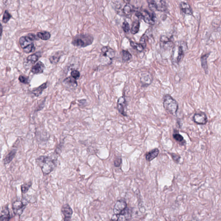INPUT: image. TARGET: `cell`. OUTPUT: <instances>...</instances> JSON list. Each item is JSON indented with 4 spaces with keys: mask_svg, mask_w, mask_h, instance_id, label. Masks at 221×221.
Listing matches in <instances>:
<instances>
[{
    "mask_svg": "<svg viewBox=\"0 0 221 221\" xmlns=\"http://www.w3.org/2000/svg\"><path fill=\"white\" fill-rule=\"evenodd\" d=\"M47 87V83H44L43 84L41 85L39 87L37 88H35V89H33L32 91V93L36 96V97H38L42 93V92L45 89H46Z\"/></svg>",
    "mask_w": 221,
    "mask_h": 221,
    "instance_id": "obj_22",
    "label": "cell"
},
{
    "mask_svg": "<svg viewBox=\"0 0 221 221\" xmlns=\"http://www.w3.org/2000/svg\"><path fill=\"white\" fill-rule=\"evenodd\" d=\"M123 1L127 4V3H130L131 0H123Z\"/></svg>",
    "mask_w": 221,
    "mask_h": 221,
    "instance_id": "obj_43",
    "label": "cell"
},
{
    "mask_svg": "<svg viewBox=\"0 0 221 221\" xmlns=\"http://www.w3.org/2000/svg\"><path fill=\"white\" fill-rule=\"evenodd\" d=\"M143 19L146 23L149 24H153L156 21V15L154 13L150 14L146 10H144L142 14Z\"/></svg>",
    "mask_w": 221,
    "mask_h": 221,
    "instance_id": "obj_13",
    "label": "cell"
},
{
    "mask_svg": "<svg viewBox=\"0 0 221 221\" xmlns=\"http://www.w3.org/2000/svg\"><path fill=\"white\" fill-rule=\"evenodd\" d=\"M71 76L76 80L78 79L80 77V73L77 70H73L71 72Z\"/></svg>",
    "mask_w": 221,
    "mask_h": 221,
    "instance_id": "obj_37",
    "label": "cell"
},
{
    "mask_svg": "<svg viewBox=\"0 0 221 221\" xmlns=\"http://www.w3.org/2000/svg\"><path fill=\"white\" fill-rule=\"evenodd\" d=\"M118 216V221L130 220L132 217V211L129 208H126Z\"/></svg>",
    "mask_w": 221,
    "mask_h": 221,
    "instance_id": "obj_14",
    "label": "cell"
},
{
    "mask_svg": "<svg viewBox=\"0 0 221 221\" xmlns=\"http://www.w3.org/2000/svg\"><path fill=\"white\" fill-rule=\"evenodd\" d=\"M159 153V151L158 149L156 148L153 149L146 153L145 156L146 159L148 162H150L156 158Z\"/></svg>",
    "mask_w": 221,
    "mask_h": 221,
    "instance_id": "obj_17",
    "label": "cell"
},
{
    "mask_svg": "<svg viewBox=\"0 0 221 221\" xmlns=\"http://www.w3.org/2000/svg\"><path fill=\"white\" fill-rule=\"evenodd\" d=\"M12 218L9 209L7 206H6L3 208V209L1 212V217H0V220L1 221H9Z\"/></svg>",
    "mask_w": 221,
    "mask_h": 221,
    "instance_id": "obj_18",
    "label": "cell"
},
{
    "mask_svg": "<svg viewBox=\"0 0 221 221\" xmlns=\"http://www.w3.org/2000/svg\"><path fill=\"white\" fill-rule=\"evenodd\" d=\"M64 82L65 83V84L70 86H72L73 87H76L78 85L76 80L73 78L71 76L65 79L64 80Z\"/></svg>",
    "mask_w": 221,
    "mask_h": 221,
    "instance_id": "obj_25",
    "label": "cell"
},
{
    "mask_svg": "<svg viewBox=\"0 0 221 221\" xmlns=\"http://www.w3.org/2000/svg\"><path fill=\"white\" fill-rule=\"evenodd\" d=\"M132 57L131 54L127 50H122V58L123 61H128L131 59Z\"/></svg>",
    "mask_w": 221,
    "mask_h": 221,
    "instance_id": "obj_27",
    "label": "cell"
},
{
    "mask_svg": "<svg viewBox=\"0 0 221 221\" xmlns=\"http://www.w3.org/2000/svg\"><path fill=\"white\" fill-rule=\"evenodd\" d=\"M45 68V65L42 62L39 61L32 67L31 72L33 74H40L43 72Z\"/></svg>",
    "mask_w": 221,
    "mask_h": 221,
    "instance_id": "obj_16",
    "label": "cell"
},
{
    "mask_svg": "<svg viewBox=\"0 0 221 221\" xmlns=\"http://www.w3.org/2000/svg\"><path fill=\"white\" fill-rule=\"evenodd\" d=\"M163 107L167 112L173 115L176 114L178 109L177 102L169 94H166L163 97Z\"/></svg>",
    "mask_w": 221,
    "mask_h": 221,
    "instance_id": "obj_2",
    "label": "cell"
},
{
    "mask_svg": "<svg viewBox=\"0 0 221 221\" xmlns=\"http://www.w3.org/2000/svg\"><path fill=\"white\" fill-rule=\"evenodd\" d=\"M149 8L152 11H156L157 10V4L154 0H147Z\"/></svg>",
    "mask_w": 221,
    "mask_h": 221,
    "instance_id": "obj_30",
    "label": "cell"
},
{
    "mask_svg": "<svg viewBox=\"0 0 221 221\" xmlns=\"http://www.w3.org/2000/svg\"><path fill=\"white\" fill-rule=\"evenodd\" d=\"M32 182H29L27 183L24 184L21 186V190L22 193L25 194L29 190L30 188L32 185Z\"/></svg>",
    "mask_w": 221,
    "mask_h": 221,
    "instance_id": "obj_28",
    "label": "cell"
},
{
    "mask_svg": "<svg viewBox=\"0 0 221 221\" xmlns=\"http://www.w3.org/2000/svg\"><path fill=\"white\" fill-rule=\"evenodd\" d=\"M157 4V10L158 11H164L167 9L166 3L163 0H160Z\"/></svg>",
    "mask_w": 221,
    "mask_h": 221,
    "instance_id": "obj_32",
    "label": "cell"
},
{
    "mask_svg": "<svg viewBox=\"0 0 221 221\" xmlns=\"http://www.w3.org/2000/svg\"><path fill=\"white\" fill-rule=\"evenodd\" d=\"M193 120L198 124L204 125L207 122L208 118L205 113L200 112L196 113L194 115Z\"/></svg>",
    "mask_w": 221,
    "mask_h": 221,
    "instance_id": "obj_9",
    "label": "cell"
},
{
    "mask_svg": "<svg viewBox=\"0 0 221 221\" xmlns=\"http://www.w3.org/2000/svg\"><path fill=\"white\" fill-rule=\"evenodd\" d=\"M130 44H131V46L133 48H134V49L138 51V52H143L144 49L143 46L140 43H136L134 41H130Z\"/></svg>",
    "mask_w": 221,
    "mask_h": 221,
    "instance_id": "obj_29",
    "label": "cell"
},
{
    "mask_svg": "<svg viewBox=\"0 0 221 221\" xmlns=\"http://www.w3.org/2000/svg\"><path fill=\"white\" fill-rule=\"evenodd\" d=\"M210 54L208 53L203 55L201 58V64L202 67L203 68L206 74L208 73V66L207 64V59Z\"/></svg>",
    "mask_w": 221,
    "mask_h": 221,
    "instance_id": "obj_21",
    "label": "cell"
},
{
    "mask_svg": "<svg viewBox=\"0 0 221 221\" xmlns=\"http://www.w3.org/2000/svg\"><path fill=\"white\" fill-rule=\"evenodd\" d=\"M133 11V7L129 3H127L124 7V9H123V12L126 15H127L131 14Z\"/></svg>",
    "mask_w": 221,
    "mask_h": 221,
    "instance_id": "obj_31",
    "label": "cell"
},
{
    "mask_svg": "<svg viewBox=\"0 0 221 221\" xmlns=\"http://www.w3.org/2000/svg\"><path fill=\"white\" fill-rule=\"evenodd\" d=\"M60 58L61 56L59 55H52L49 58V60L52 64H56L59 61Z\"/></svg>",
    "mask_w": 221,
    "mask_h": 221,
    "instance_id": "obj_34",
    "label": "cell"
},
{
    "mask_svg": "<svg viewBox=\"0 0 221 221\" xmlns=\"http://www.w3.org/2000/svg\"><path fill=\"white\" fill-rule=\"evenodd\" d=\"M41 57V54L39 52H36L34 54L29 55L27 58V61L30 62L32 64H34Z\"/></svg>",
    "mask_w": 221,
    "mask_h": 221,
    "instance_id": "obj_23",
    "label": "cell"
},
{
    "mask_svg": "<svg viewBox=\"0 0 221 221\" xmlns=\"http://www.w3.org/2000/svg\"><path fill=\"white\" fill-rule=\"evenodd\" d=\"M152 78L150 73L148 72L143 73L141 74L140 82L143 86H148L151 84Z\"/></svg>",
    "mask_w": 221,
    "mask_h": 221,
    "instance_id": "obj_12",
    "label": "cell"
},
{
    "mask_svg": "<svg viewBox=\"0 0 221 221\" xmlns=\"http://www.w3.org/2000/svg\"><path fill=\"white\" fill-rule=\"evenodd\" d=\"M101 54L112 61L115 57V52L110 47L104 46L101 49Z\"/></svg>",
    "mask_w": 221,
    "mask_h": 221,
    "instance_id": "obj_11",
    "label": "cell"
},
{
    "mask_svg": "<svg viewBox=\"0 0 221 221\" xmlns=\"http://www.w3.org/2000/svg\"><path fill=\"white\" fill-rule=\"evenodd\" d=\"M122 28H123V30L125 33H128L130 30L129 23L127 22H123V25H122Z\"/></svg>",
    "mask_w": 221,
    "mask_h": 221,
    "instance_id": "obj_38",
    "label": "cell"
},
{
    "mask_svg": "<svg viewBox=\"0 0 221 221\" xmlns=\"http://www.w3.org/2000/svg\"><path fill=\"white\" fill-rule=\"evenodd\" d=\"M27 36H28L32 40H33V41L38 40L39 39V38L38 37V36H37V35H35L33 33L29 34Z\"/></svg>",
    "mask_w": 221,
    "mask_h": 221,
    "instance_id": "obj_41",
    "label": "cell"
},
{
    "mask_svg": "<svg viewBox=\"0 0 221 221\" xmlns=\"http://www.w3.org/2000/svg\"><path fill=\"white\" fill-rule=\"evenodd\" d=\"M127 207L126 202L124 200H118L114 205L113 209L114 214L119 215Z\"/></svg>",
    "mask_w": 221,
    "mask_h": 221,
    "instance_id": "obj_7",
    "label": "cell"
},
{
    "mask_svg": "<svg viewBox=\"0 0 221 221\" xmlns=\"http://www.w3.org/2000/svg\"><path fill=\"white\" fill-rule=\"evenodd\" d=\"M173 45L171 41L166 36H161L160 38V47L163 49H166L170 48Z\"/></svg>",
    "mask_w": 221,
    "mask_h": 221,
    "instance_id": "obj_15",
    "label": "cell"
},
{
    "mask_svg": "<svg viewBox=\"0 0 221 221\" xmlns=\"http://www.w3.org/2000/svg\"><path fill=\"white\" fill-rule=\"evenodd\" d=\"M148 36L144 34L141 37L140 39V44L143 46L144 48H145L146 46V41L148 40Z\"/></svg>",
    "mask_w": 221,
    "mask_h": 221,
    "instance_id": "obj_35",
    "label": "cell"
},
{
    "mask_svg": "<svg viewBox=\"0 0 221 221\" xmlns=\"http://www.w3.org/2000/svg\"><path fill=\"white\" fill-rule=\"evenodd\" d=\"M171 156L174 161L178 162L180 160V157L175 153H171Z\"/></svg>",
    "mask_w": 221,
    "mask_h": 221,
    "instance_id": "obj_42",
    "label": "cell"
},
{
    "mask_svg": "<svg viewBox=\"0 0 221 221\" xmlns=\"http://www.w3.org/2000/svg\"><path fill=\"white\" fill-rule=\"evenodd\" d=\"M93 40V37L90 35H78L73 39L72 44L78 47H86L91 45Z\"/></svg>",
    "mask_w": 221,
    "mask_h": 221,
    "instance_id": "obj_3",
    "label": "cell"
},
{
    "mask_svg": "<svg viewBox=\"0 0 221 221\" xmlns=\"http://www.w3.org/2000/svg\"><path fill=\"white\" fill-rule=\"evenodd\" d=\"M139 27H140V23L138 20H135L133 22L132 25L131 32L133 34H135L137 33L139 31Z\"/></svg>",
    "mask_w": 221,
    "mask_h": 221,
    "instance_id": "obj_26",
    "label": "cell"
},
{
    "mask_svg": "<svg viewBox=\"0 0 221 221\" xmlns=\"http://www.w3.org/2000/svg\"><path fill=\"white\" fill-rule=\"evenodd\" d=\"M28 203L27 201L16 200L12 204V209L14 214L20 216L22 214L26 209Z\"/></svg>",
    "mask_w": 221,
    "mask_h": 221,
    "instance_id": "obj_5",
    "label": "cell"
},
{
    "mask_svg": "<svg viewBox=\"0 0 221 221\" xmlns=\"http://www.w3.org/2000/svg\"><path fill=\"white\" fill-rule=\"evenodd\" d=\"M180 7L182 12L185 14L190 15L193 14V11L191 7L186 3L184 2H181L180 3Z\"/></svg>",
    "mask_w": 221,
    "mask_h": 221,
    "instance_id": "obj_19",
    "label": "cell"
},
{
    "mask_svg": "<svg viewBox=\"0 0 221 221\" xmlns=\"http://www.w3.org/2000/svg\"><path fill=\"white\" fill-rule=\"evenodd\" d=\"M19 80L21 83H22V84H27L29 83V79L27 78H26L25 76H23V75H20L19 76Z\"/></svg>",
    "mask_w": 221,
    "mask_h": 221,
    "instance_id": "obj_40",
    "label": "cell"
},
{
    "mask_svg": "<svg viewBox=\"0 0 221 221\" xmlns=\"http://www.w3.org/2000/svg\"><path fill=\"white\" fill-rule=\"evenodd\" d=\"M58 156L54 154L51 156H41L37 158L36 162L44 175L52 172L57 165Z\"/></svg>",
    "mask_w": 221,
    "mask_h": 221,
    "instance_id": "obj_1",
    "label": "cell"
},
{
    "mask_svg": "<svg viewBox=\"0 0 221 221\" xmlns=\"http://www.w3.org/2000/svg\"><path fill=\"white\" fill-rule=\"evenodd\" d=\"M19 43L21 47L26 53L33 52L35 50V48L33 41L28 36L21 37L19 40Z\"/></svg>",
    "mask_w": 221,
    "mask_h": 221,
    "instance_id": "obj_4",
    "label": "cell"
},
{
    "mask_svg": "<svg viewBox=\"0 0 221 221\" xmlns=\"http://www.w3.org/2000/svg\"><path fill=\"white\" fill-rule=\"evenodd\" d=\"M11 14H10L8 11L7 10H5L3 13V16L2 18V22L4 23H7L11 18Z\"/></svg>",
    "mask_w": 221,
    "mask_h": 221,
    "instance_id": "obj_33",
    "label": "cell"
},
{
    "mask_svg": "<svg viewBox=\"0 0 221 221\" xmlns=\"http://www.w3.org/2000/svg\"><path fill=\"white\" fill-rule=\"evenodd\" d=\"M37 35L39 39L43 40H48L51 38V34L47 31L38 32L37 33Z\"/></svg>",
    "mask_w": 221,
    "mask_h": 221,
    "instance_id": "obj_24",
    "label": "cell"
},
{
    "mask_svg": "<svg viewBox=\"0 0 221 221\" xmlns=\"http://www.w3.org/2000/svg\"><path fill=\"white\" fill-rule=\"evenodd\" d=\"M122 163V159L120 157H117L114 159V165L115 167H119Z\"/></svg>",
    "mask_w": 221,
    "mask_h": 221,
    "instance_id": "obj_39",
    "label": "cell"
},
{
    "mask_svg": "<svg viewBox=\"0 0 221 221\" xmlns=\"http://www.w3.org/2000/svg\"><path fill=\"white\" fill-rule=\"evenodd\" d=\"M171 56V61L174 65H178L182 61L184 55V50L183 46L180 45L177 48V51L173 50Z\"/></svg>",
    "mask_w": 221,
    "mask_h": 221,
    "instance_id": "obj_6",
    "label": "cell"
},
{
    "mask_svg": "<svg viewBox=\"0 0 221 221\" xmlns=\"http://www.w3.org/2000/svg\"><path fill=\"white\" fill-rule=\"evenodd\" d=\"M61 211L64 217V220L69 221L71 220L73 211L69 204L67 203L63 205L61 207Z\"/></svg>",
    "mask_w": 221,
    "mask_h": 221,
    "instance_id": "obj_8",
    "label": "cell"
},
{
    "mask_svg": "<svg viewBox=\"0 0 221 221\" xmlns=\"http://www.w3.org/2000/svg\"><path fill=\"white\" fill-rule=\"evenodd\" d=\"M173 137L174 139L178 142H183V137L178 133H174V134H173Z\"/></svg>",
    "mask_w": 221,
    "mask_h": 221,
    "instance_id": "obj_36",
    "label": "cell"
},
{
    "mask_svg": "<svg viewBox=\"0 0 221 221\" xmlns=\"http://www.w3.org/2000/svg\"><path fill=\"white\" fill-rule=\"evenodd\" d=\"M126 107V101L124 97H121L118 99L117 102V108L120 113L124 116H127L125 112Z\"/></svg>",
    "mask_w": 221,
    "mask_h": 221,
    "instance_id": "obj_10",
    "label": "cell"
},
{
    "mask_svg": "<svg viewBox=\"0 0 221 221\" xmlns=\"http://www.w3.org/2000/svg\"><path fill=\"white\" fill-rule=\"evenodd\" d=\"M16 151H17L16 149H14L11 150L7 154V156L5 157L3 160V163L4 165L8 164L13 160L15 156Z\"/></svg>",
    "mask_w": 221,
    "mask_h": 221,
    "instance_id": "obj_20",
    "label": "cell"
}]
</instances>
